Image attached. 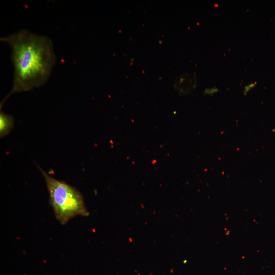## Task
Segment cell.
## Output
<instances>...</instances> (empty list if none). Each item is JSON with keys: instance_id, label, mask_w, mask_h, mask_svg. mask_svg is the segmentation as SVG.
I'll use <instances>...</instances> for the list:
<instances>
[{"instance_id": "3957f363", "label": "cell", "mask_w": 275, "mask_h": 275, "mask_svg": "<svg viewBox=\"0 0 275 275\" xmlns=\"http://www.w3.org/2000/svg\"><path fill=\"white\" fill-rule=\"evenodd\" d=\"M197 86L198 80L196 75L185 72L176 78L174 88L179 95L184 96L191 94Z\"/></svg>"}, {"instance_id": "6da1fadb", "label": "cell", "mask_w": 275, "mask_h": 275, "mask_svg": "<svg viewBox=\"0 0 275 275\" xmlns=\"http://www.w3.org/2000/svg\"><path fill=\"white\" fill-rule=\"evenodd\" d=\"M1 40L8 43L12 48L14 69L12 88L1 103L2 107L12 94L28 91L43 85L50 74L56 56L48 37L26 30L1 38Z\"/></svg>"}, {"instance_id": "7a4b0ae2", "label": "cell", "mask_w": 275, "mask_h": 275, "mask_svg": "<svg viewBox=\"0 0 275 275\" xmlns=\"http://www.w3.org/2000/svg\"><path fill=\"white\" fill-rule=\"evenodd\" d=\"M38 169L45 179L55 216L61 224L64 225L77 215H89L83 196L77 189Z\"/></svg>"}, {"instance_id": "5b68a950", "label": "cell", "mask_w": 275, "mask_h": 275, "mask_svg": "<svg viewBox=\"0 0 275 275\" xmlns=\"http://www.w3.org/2000/svg\"><path fill=\"white\" fill-rule=\"evenodd\" d=\"M218 91L219 89L216 87L207 88L204 90L203 94L205 95L213 96Z\"/></svg>"}, {"instance_id": "8992f818", "label": "cell", "mask_w": 275, "mask_h": 275, "mask_svg": "<svg viewBox=\"0 0 275 275\" xmlns=\"http://www.w3.org/2000/svg\"><path fill=\"white\" fill-rule=\"evenodd\" d=\"M256 85V82H252L244 87L243 89V94L246 95Z\"/></svg>"}, {"instance_id": "277c9868", "label": "cell", "mask_w": 275, "mask_h": 275, "mask_svg": "<svg viewBox=\"0 0 275 275\" xmlns=\"http://www.w3.org/2000/svg\"><path fill=\"white\" fill-rule=\"evenodd\" d=\"M14 126V119L11 115L0 113V136L2 138L10 133Z\"/></svg>"}]
</instances>
